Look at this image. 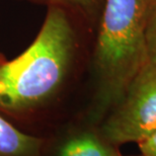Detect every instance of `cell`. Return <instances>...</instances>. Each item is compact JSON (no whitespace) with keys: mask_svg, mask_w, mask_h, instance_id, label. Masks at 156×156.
Listing matches in <instances>:
<instances>
[{"mask_svg":"<svg viewBox=\"0 0 156 156\" xmlns=\"http://www.w3.org/2000/svg\"><path fill=\"white\" fill-rule=\"evenodd\" d=\"M147 0H105L98 20L91 117L101 119L119 104L149 63L145 37Z\"/></svg>","mask_w":156,"mask_h":156,"instance_id":"7a4b0ae2","label":"cell"},{"mask_svg":"<svg viewBox=\"0 0 156 156\" xmlns=\"http://www.w3.org/2000/svg\"><path fill=\"white\" fill-rule=\"evenodd\" d=\"M139 149L144 156H156V131L147 139L139 143Z\"/></svg>","mask_w":156,"mask_h":156,"instance_id":"ba28073f","label":"cell"},{"mask_svg":"<svg viewBox=\"0 0 156 156\" xmlns=\"http://www.w3.org/2000/svg\"><path fill=\"white\" fill-rule=\"evenodd\" d=\"M156 131V64L140 71L101 128L110 144L144 141Z\"/></svg>","mask_w":156,"mask_h":156,"instance_id":"3957f363","label":"cell"},{"mask_svg":"<svg viewBox=\"0 0 156 156\" xmlns=\"http://www.w3.org/2000/svg\"><path fill=\"white\" fill-rule=\"evenodd\" d=\"M145 37L149 63L156 64V0H147Z\"/></svg>","mask_w":156,"mask_h":156,"instance_id":"52a82bcc","label":"cell"},{"mask_svg":"<svg viewBox=\"0 0 156 156\" xmlns=\"http://www.w3.org/2000/svg\"><path fill=\"white\" fill-rule=\"evenodd\" d=\"M77 47L72 15L61 8H47L33 43L0 64V111L27 115L51 101L69 76Z\"/></svg>","mask_w":156,"mask_h":156,"instance_id":"6da1fadb","label":"cell"},{"mask_svg":"<svg viewBox=\"0 0 156 156\" xmlns=\"http://www.w3.org/2000/svg\"><path fill=\"white\" fill-rule=\"evenodd\" d=\"M47 8L56 7L67 11L68 13L78 14L86 20H99L105 0H20Z\"/></svg>","mask_w":156,"mask_h":156,"instance_id":"8992f818","label":"cell"},{"mask_svg":"<svg viewBox=\"0 0 156 156\" xmlns=\"http://www.w3.org/2000/svg\"><path fill=\"white\" fill-rule=\"evenodd\" d=\"M5 61H6V58L4 57V55L0 52V64H2L3 62H5Z\"/></svg>","mask_w":156,"mask_h":156,"instance_id":"9c48e42d","label":"cell"},{"mask_svg":"<svg viewBox=\"0 0 156 156\" xmlns=\"http://www.w3.org/2000/svg\"><path fill=\"white\" fill-rule=\"evenodd\" d=\"M44 141L21 132L0 115V156H40Z\"/></svg>","mask_w":156,"mask_h":156,"instance_id":"277c9868","label":"cell"},{"mask_svg":"<svg viewBox=\"0 0 156 156\" xmlns=\"http://www.w3.org/2000/svg\"><path fill=\"white\" fill-rule=\"evenodd\" d=\"M139 156H144V155H142V154H141V155H139Z\"/></svg>","mask_w":156,"mask_h":156,"instance_id":"30bf717a","label":"cell"},{"mask_svg":"<svg viewBox=\"0 0 156 156\" xmlns=\"http://www.w3.org/2000/svg\"><path fill=\"white\" fill-rule=\"evenodd\" d=\"M59 156H122L101 139L86 134L71 138L60 149Z\"/></svg>","mask_w":156,"mask_h":156,"instance_id":"5b68a950","label":"cell"}]
</instances>
